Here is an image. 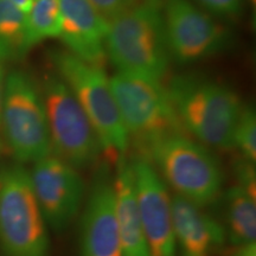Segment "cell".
<instances>
[{
  "mask_svg": "<svg viewBox=\"0 0 256 256\" xmlns=\"http://www.w3.org/2000/svg\"><path fill=\"white\" fill-rule=\"evenodd\" d=\"M60 38L69 52L92 66L104 68L107 60L108 22L89 0H60Z\"/></svg>",
  "mask_w": 256,
  "mask_h": 256,
  "instance_id": "cell-13",
  "label": "cell"
},
{
  "mask_svg": "<svg viewBox=\"0 0 256 256\" xmlns=\"http://www.w3.org/2000/svg\"><path fill=\"white\" fill-rule=\"evenodd\" d=\"M81 218V256H122L113 174L107 166L92 178Z\"/></svg>",
  "mask_w": 256,
  "mask_h": 256,
  "instance_id": "cell-12",
  "label": "cell"
},
{
  "mask_svg": "<svg viewBox=\"0 0 256 256\" xmlns=\"http://www.w3.org/2000/svg\"><path fill=\"white\" fill-rule=\"evenodd\" d=\"M130 162L138 210L151 256H177L168 188L145 156L134 154Z\"/></svg>",
  "mask_w": 256,
  "mask_h": 256,
  "instance_id": "cell-11",
  "label": "cell"
},
{
  "mask_svg": "<svg viewBox=\"0 0 256 256\" xmlns=\"http://www.w3.org/2000/svg\"><path fill=\"white\" fill-rule=\"evenodd\" d=\"M249 2H252V4L255 6V2H256V0H249Z\"/></svg>",
  "mask_w": 256,
  "mask_h": 256,
  "instance_id": "cell-26",
  "label": "cell"
},
{
  "mask_svg": "<svg viewBox=\"0 0 256 256\" xmlns=\"http://www.w3.org/2000/svg\"><path fill=\"white\" fill-rule=\"evenodd\" d=\"M234 174L236 179V186L248 192L256 198V171L255 162L240 156L234 162Z\"/></svg>",
  "mask_w": 256,
  "mask_h": 256,
  "instance_id": "cell-20",
  "label": "cell"
},
{
  "mask_svg": "<svg viewBox=\"0 0 256 256\" xmlns=\"http://www.w3.org/2000/svg\"><path fill=\"white\" fill-rule=\"evenodd\" d=\"M177 256H216L226 241L223 224L204 208L171 194Z\"/></svg>",
  "mask_w": 256,
  "mask_h": 256,
  "instance_id": "cell-14",
  "label": "cell"
},
{
  "mask_svg": "<svg viewBox=\"0 0 256 256\" xmlns=\"http://www.w3.org/2000/svg\"><path fill=\"white\" fill-rule=\"evenodd\" d=\"M31 184L48 228L60 232L82 211L87 196L80 170L50 154L34 162Z\"/></svg>",
  "mask_w": 256,
  "mask_h": 256,
  "instance_id": "cell-9",
  "label": "cell"
},
{
  "mask_svg": "<svg viewBox=\"0 0 256 256\" xmlns=\"http://www.w3.org/2000/svg\"><path fill=\"white\" fill-rule=\"evenodd\" d=\"M110 80L136 154L146 158L152 147L162 140L188 134L178 119L168 88L162 82L124 72H116Z\"/></svg>",
  "mask_w": 256,
  "mask_h": 256,
  "instance_id": "cell-3",
  "label": "cell"
},
{
  "mask_svg": "<svg viewBox=\"0 0 256 256\" xmlns=\"http://www.w3.org/2000/svg\"><path fill=\"white\" fill-rule=\"evenodd\" d=\"M162 20L170 56L178 63L208 58L229 43L228 31L188 0H168Z\"/></svg>",
  "mask_w": 256,
  "mask_h": 256,
  "instance_id": "cell-10",
  "label": "cell"
},
{
  "mask_svg": "<svg viewBox=\"0 0 256 256\" xmlns=\"http://www.w3.org/2000/svg\"><path fill=\"white\" fill-rule=\"evenodd\" d=\"M34 2V0H31V2Z\"/></svg>",
  "mask_w": 256,
  "mask_h": 256,
  "instance_id": "cell-27",
  "label": "cell"
},
{
  "mask_svg": "<svg viewBox=\"0 0 256 256\" xmlns=\"http://www.w3.org/2000/svg\"><path fill=\"white\" fill-rule=\"evenodd\" d=\"M115 165L113 182L121 252L122 256H151L138 210L130 162L127 156H121Z\"/></svg>",
  "mask_w": 256,
  "mask_h": 256,
  "instance_id": "cell-15",
  "label": "cell"
},
{
  "mask_svg": "<svg viewBox=\"0 0 256 256\" xmlns=\"http://www.w3.org/2000/svg\"><path fill=\"white\" fill-rule=\"evenodd\" d=\"M226 256H256V241L232 246Z\"/></svg>",
  "mask_w": 256,
  "mask_h": 256,
  "instance_id": "cell-23",
  "label": "cell"
},
{
  "mask_svg": "<svg viewBox=\"0 0 256 256\" xmlns=\"http://www.w3.org/2000/svg\"><path fill=\"white\" fill-rule=\"evenodd\" d=\"M48 226L30 172L20 165L0 168V252L4 256H49Z\"/></svg>",
  "mask_w": 256,
  "mask_h": 256,
  "instance_id": "cell-6",
  "label": "cell"
},
{
  "mask_svg": "<svg viewBox=\"0 0 256 256\" xmlns=\"http://www.w3.org/2000/svg\"><path fill=\"white\" fill-rule=\"evenodd\" d=\"M60 0H34L26 14L28 42L34 48L46 38L60 36Z\"/></svg>",
  "mask_w": 256,
  "mask_h": 256,
  "instance_id": "cell-18",
  "label": "cell"
},
{
  "mask_svg": "<svg viewBox=\"0 0 256 256\" xmlns=\"http://www.w3.org/2000/svg\"><path fill=\"white\" fill-rule=\"evenodd\" d=\"M30 49L26 14L10 0H0V62L23 58Z\"/></svg>",
  "mask_w": 256,
  "mask_h": 256,
  "instance_id": "cell-17",
  "label": "cell"
},
{
  "mask_svg": "<svg viewBox=\"0 0 256 256\" xmlns=\"http://www.w3.org/2000/svg\"><path fill=\"white\" fill-rule=\"evenodd\" d=\"M146 158L177 196L200 208L220 200L224 182L220 160L208 146L194 142L188 134L162 140L152 147Z\"/></svg>",
  "mask_w": 256,
  "mask_h": 256,
  "instance_id": "cell-5",
  "label": "cell"
},
{
  "mask_svg": "<svg viewBox=\"0 0 256 256\" xmlns=\"http://www.w3.org/2000/svg\"><path fill=\"white\" fill-rule=\"evenodd\" d=\"M224 230L232 246L256 241V198L232 185L222 192Z\"/></svg>",
  "mask_w": 256,
  "mask_h": 256,
  "instance_id": "cell-16",
  "label": "cell"
},
{
  "mask_svg": "<svg viewBox=\"0 0 256 256\" xmlns=\"http://www.w3.org/2000/svg\"><path fill=\"white\" fill-rule=\"evenodd\" d=\"M10 2L17 6L19 10H22V11L25 12V14H28V10H30L32 5L31 0H10Z\"/></svg>",
  "mask_w": 256,
  "mask_h": 256,
  "instance_id": "cell-24",
  "label": "cell"
},
{
  "mask_svg": "<svg viewBox=\"0 0 256 256\" xmlns=\"http://www.w3.org/2000/svg\"><path fill=\"white\" fill-rule=\"evenodd\" d=\"M2 132L19 162H36L51 154L42 92L23 72H10L4 81Z\"/></svg>",
  "mask_w": 256,
  "mask_h": 256,
  "instance_id": "cell-8",
  "label": "cell"
},
{
  "mask_svg": "<svg viewBox=\"0 0 256 256\" xmlns=\"http://www.w3.org/2000/svg\"><path fill=\"white\" fill-rule=\"evenodd\" d=\"M101 17L110 23L136 4V0H89Z\"/></svg>",
  "mask_w": 256,
  "mask_h": 256,
  "instance_id": "cell-21",
  "label": "cell"
},
{
  "mask_svg": "<svg viewBox=\"0 0 256 256\" xmlns=\"http://www.w3.org/2000/svg\"><path fill=\"white\" fill-rule=\"evenodd\" d=\"M206 11L222 17H235L241 12L243 0H196Z\"/></svg>",
  "mask_w": 256,
  "mask_h": 256,
  "instance_id": "cell-22",
  "label": "cell"
},
{
  "mask_svg": "<svg viewBox=\"0 0 256 256\" xmlns=\"http://www.w3.org/2000/svg\"><path fill=\"white\" fill-rule=\"evenodd\" d=\"M49 126L51 154L72 168H92L104 153L94 127L60 76L48 75L42 89Z\"/></svg>",
  "mask_w": 256,
  "mask_h": 256,
  "instance_id": "cell-7",
  "label": "cell"
},
{
  "mask_svg": "<svg viewBox=\"0 0 256 256\" xmlns=\"http://www.w3.org/2000/svg\"><path fill=\"white\" fill-rule=\"evenodd\" d=\"M168 92L188 136L206 146L234 148V132L243 108L235 92L220 83L194 76L174 78Z\"/></svg>",
  "mask_w": 256,
  "mask_h": 256,
  "instance_id": "cell-2",
  "label": "cell"
},
{
  "mask_svg": "<svg viewBox=\"0 0 256 256\" xmlns=\"http://www.w3.org/2000/svg\"><path fill=\"white\" fill-rule=\"evenodd\" d=\"M106 52L119 72L162 82L171 56L154 0L134 4L108 23Z\"/></svg>",
  "mask_w": 256,
  "mask_h": 256,
  "instance_id": "cell-1",
  "label": "cell"
},
{
  "mask_svg": "<svg viewBox=\"0 0 256 256\" xmlns=\"http://www.w3.org/2000/svg\"><path fill=\"white\" fill-rule=\"evenodd\" d=\"M50 57L94 127L108 160L116 162L126 156L130 139L104 69L86 63L66 50L52 51Z\"/></svg>",
  "mask_w": 256,
  "mask_h": 256,
  "instance_id": "cell-4",
  "label": "cell"
},
{
  "mask_svg": "<svg viewBox=\"0 0 256 256\" xmlns=\"http://www.w3.org/2000/svg\"><path fill=\"white\" fill-rule=\"evenodd\" d=\"M2 92H4V75L0 66V132H2Z\"/></svg>",
  "mask_w": 256,
  "mask_h": 256,
  "instance_id": "cell-25",
  "label": "cell"
},
{
  "mask_svg": "<svg viewBox=\"0 0 256 256\" xmlns=\"http://www.w3.org/2000/svg\"><path fill=\"white\" fill-rule=\"evenodd\" d=\"M234 148L243 158L256 162V113L250 104H243L234 132Z\"/></svg>",
  "mask_w": 256,
  "mask_h": 256,
  "instance_id": "cell-19",
  "label": "cell"
}]
</instances>
